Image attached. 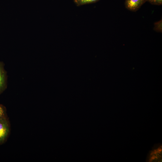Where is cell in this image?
Segmentation results:
<instances>
[{
	"label": "cell",
	"mask_w": 162,
	"mask_h": 162,
	"mask_svg": "<svg viewBox=\"0 0 162 162\" xmlns=\"http://www.w3.org/2000/svg\"><path fill=\"white\" fill-rule=\"evenodd\" d=\"M10 124L7 117L0 118V145L5 142L10 132Z\"/></svg>",
	"instance_id": "1"
},
{
	"label": "cell",
	"mask_w": 162,
	"mask_h": 162,
	"mask_svg": "<svg viewBox=\"0 0 162 162\" xmlns=\"http://www.w3.org/2000/svg\"><path fill=\"white\" fill-rule=\"evenodd\" d=\"M7 75L3 63L0 62V94L6 88Z\"/></svg>",
	"instance_id": "2"
},
{
	"label": "cell",
	"mask_w": 162,
	"mask_h": 162,
	"mask_svg": "<svg viewBox=\"0 0 162 162\" xmlns=\"http://www.w3.org/2000/svg\"><path fill=\"white\" fill-rule=\"evenodd\" d=\"M146 1V0H126L125 4L127 9L136 11Z\"/></svg>",
	"instance_id": "3"
},
{
	"label": "cell",
	"mask_w": 162,
	"mask_h": 162,
	"mask_svg": "<svg viewBox=\"0 0 162 162\" xmlns=\"http://www.w3.org/2000/svg\"><path fill=\"white\" fill-rule=\"evenodd\" d=\"M100 0H74V3L77 6L95 3Z\"/></svg>",
	"instance_id": "4"
},
{
	"label": "cell",
	"mask_w": 162,
	"mask_h": 162,
	"mask_svg": "<svg viewBox=\"0 0 162 162\" xmlns=\"http://www.w3.org/2000/svg\"><path fill=\"white\" fill-rule=\"evenodd\" d=\"M7 117L6 109L3 105L0 104V118Z\"/></svg>",
	"instance_id": "5"
},
{
	"label": "cell",
	"mask_w": 162,
	"mask_h": 162,
	"mask_svg": "<svg viewBox=\"0 0 162 162\" xmlns=\"http://www.w3.org/2000/svg\"><path fill=\"white\" fill-rule=\"evenodd\" d=\"M150 3L152 4L161 5L162 4V0H146Z\"/></svg>",
	"instance_id": "6"
}]
</instances>
